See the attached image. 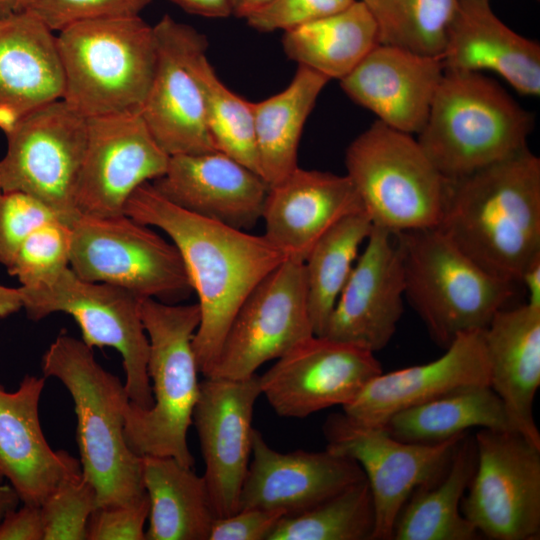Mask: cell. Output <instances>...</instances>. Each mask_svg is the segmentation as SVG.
Masks as SVG:
<instances>
[{"label": "cell", "mask_w": 540, "mask_h": 540, "mask_svg": "<svg viewBox=\"0 0 540 540\" xmlns=\"http://www.w3.org/2000/svg\"><path fill=\"white\" fill-rule=\"evenodd\" d=\"M329 81L298 65L285 89L251 102L259 174L269 186L298 167L297 152L304 125Z\"/></svg>", "instance_id": "obj_31"}, {"label": "cell", "mask_w": 540, "mask_h": 540, "mask_svg": "<svg viewBox=\"0 0 540 540\" xmlns=\"http://www.w3.org/2000/svg\"><path fill=\"white\" fill-rule=\"evenodd\" d=\"M124 213L162 230L178 249L198 297L200 323L192 345L199 372L207 377L241 304L286 254L264 235L182 209L150 182L132 193Z\"/></svg>", "instance_id": "obj_1"}, {"label": "cell", "mask_w": 540, "mask_h": 540, "mask_svg": "<svg viewBox=\"0 0 540 540\" xmlns=\"http://www.w3.org/2000/svg\"><path fill=\"white\" fill-rule=\"evenodd\" d=\"M153 0H22L21 10L37 16L52 31L85 20L138 16Z\"/></svg>", "instance_id": "obj_41"}, {"label": "cell", "mask_w": 540, "mask_h": 540, "mask_svg": "<svg viewBox=\"0 0 540 540\" xmlns=\"http://www.w3.org/2000/svg\"><path fill=\"white\" fill-rule=\"evenodd\" d=\"M22 0H0V18L21 10Z\"/></svg>", "instance_id": "obj_51"}, {"label": "cell", "mask_w": 540, "mask_h": 540, "mask_svg": "<svg viewBox=\"0 0 540 540\" xmlns=\"http://www.w3.org/2000/svg\"><path fill=\"white\" fill-rule=\"evenodd\" d=\"M206 49L205 36L192 27L187 42V64L202 95L209 132L218 150L259 174L251 101L222 82L207 58Z\"/></svg>", "instance_id": "obj_34"}, {"label": "cell", "mask_w": 540, "mask_h": 540, "mask_svg": "<svg viewBox=\"0 0 540 540\" xmlns=\"http://www.w3.org/2000/svg\"><path fill=\"white\" fill-rule=\"evenodd\" d=\"M382 372L374 352L313 335L259 377L261 394L277 415L305 418L335 405L344 407Z\"/></svg>", "instance_id": "obj_15"}, {"label": "cell", "mask_w": 540, "mask_h": 540, "mask_svg": "<svg viewBox=\"0 0 540 540\" xmlns=\"http://www.w3.org/2000/svg\"><path fill=\"white\" fill-rule=\"evenodd\" d=\"M441 60L446 71H490L522 95H540V45L502 22L489 0H458Z\"/></svg>", "instance_id": "obj_26"}, {"label": "cell", "mask_w": 540, "mask_h": 540, "mask_svg": "<svg viewBox=\"0 0 540 540\" xmlns=\"http://www.w3.org/2000/svg\"><path fill=\"white\" fill-rule=\"evenodd\" d=\"M323 433L326 449L355 460L365 474L375 508L372 540H391L411 493L442 475L466 432L436 444L410 443L392 437L382 426L335 413L326 419Z\"/></svg>", "instance_id": "obj_13"}, {"label": "cell", "mask_w": 540, "mask_h": 540, "mask_svg": "<svg viewBox=\"0 0 540 540\" xmlns=\"http://www.w3.org/2000/svg\"><path fill=\"white\" fill-rule=\"evenodd\" d=\"M489 385L514 429L540 447L533 402L540 386V308H501L483 330Z\"/></svg>", "instance_id": "obj_28"}, {"label": "cell", "mask_w": 540, "mask_h": 540, "mask_svg": "<svg viewBox=\"0 0 540 540\" xmlns=\"http://www.w3.org/2000/svg\"><path fill=\"white\" fill-rule=\"evenodd\" d=\"M395 235L402 252L405 299L442 348L460 334L484 330L513 296L515 284L484 271L438 228Z\"/></svg>", "instance_id": "obj_7"}, {"label": "cell", "mask_w": 540, "mask_h": 540, "mask_svg": "<svg viewBox=\"0 0 540 540\" xmlns=\"http://www.w3.org/2000/svg\"><path fill=\"white\" fill-rule=\"evenodd\" d=\"M444 71L441 57L378 44L340 80V86L378 121L413 135L426 123Z\"/></svg>", "instance_id": "obj_21"}, {"label": "cell", "mask_w": 540, "mask_h": 540, "mask_svg": "<svg viewBox=\"0 0 540 540\" xmlns=\"http://www.w3.org/2000/svg\"><path fill=\"white\" fill-rule=\"evenodd\" d=\"M519 283L527 293V304L540 308V256L535 258L522 272Z\"/></svg>", "instance_id": "obj_47"}, {"label": "cell", "mask_w": 540, "mask_h": 540, "mask_svg": "<svg viewBox=\"0 0 540 540\" xmlns=\"http://www.w3.org/2000/svg\"><path fill=\"white\" fill-rule=\"evenodd\" d=\"M171 456H142L145 540H208L217 519L203 476Z\"/></svg>", "instance_id": "obj_29"}, {"label": "cell", "mask_w": 540, "mask_h": 540, "mask_svg": "<svg viewBox=\"0 0 540 540\" xmlns=\"http://www.w3.org/2000/svg\"><path fill=\"white\" fill-rule=\"evenodd\" d=\"M382 427L398 440L418 444L440 443L474 427L515 430L502 400L489 385L460 389L404 409Z\"/></svg>", "instance_id": "obj_33"}, {"label": "cell", "mask_w": 540, "mask_h": 540, "mask_svg": "<svg viewBox=\"0 0 540 540\" xmlns=\"http://www.w3.org/2000/svg\"><path fill=\"white\" fill-rule=\"evenodd\" d=\"M53 32L26 10L0 18V129L5 134L28 113L63 97Z\"/></svg>", "instance_id": "obj_27"}, {"label": "cell", "mask_w": 540, "mask_h": 540, "mask_svg": "<svg viewBox=\"0 0 540 540\" xmlns=\"http://www.w3.org/2000/svg\"><path fill=\"white\" fill-rule=\"evenodd\" d=\"M374 17L379 43L441 57L458 0H361Z\"/></svg>", "instance_id": "obj_37"}, {"label": "cell", "mask_w": 540, "mask_h": 540, "mask_svg": "<svg viewBox=\"0 0 540 540\" xmlns=\"http://www.w3.org/2000/svg\"><path fill=\"white\" fill-rule=\"evenodd\" d=\"M62 99L84 117L140 112L155 71L153 26L138 16L76 22L58 31Z\"/></svg>", "instance_id": "obj_6"}, {"label": "cell", "mask_w": 540, "mask_h": 540, "mask_svg": "<svg viewBox=\"0 0 540 540\" xmlns=\"http://www.w3.org/2000/svg\"><path fill=\"white\" fill-rule=\"evenodd\" d=\"M355 0H272L246 18L260 32H284L336 13Z\"/></svg>", "instance_id": "obj_42"}, {"label": "cell", "mask_w": 540, "mask_h": 540, "mask_svg": "<svg viewBox=\"0 0 540 540\" xmlns=\"http://www.w3.org/2000/svg\"><path fill=\"white\" fill-rule=\"evenodd\" d=\"M468 432L459 440L442 475L418 486L411 493L396 519L393 539L478 538V531L461 512V502L477 463L474 436Z\"/></svg>", "instance_id": "obj_30"}, {"label": "cell", "mask_w": 540, "mask_h": 540, "mask_svg": "<svg viewBox=\"0 0 540 540\" xmlns=\"http://www.w3.org/2000/svg\"><path fill=\"white\" fill-rule=\"evenodd\" d=\"M489 376L483 330L463 333L429 363L380 373L342 407L343 413L365 425L383 426L404 409L460 389L489 385Z\"/></svg>", "instance_id": "obj_23"}, {"label": "cell", "mask_w": 540, "mask_h": 540, "mask_svg": "<svg viewBox=\"0 0 540 540\" xmlns=\"http://www.w3.org/2000/svg\"><path fill=\"white\" fill-rule=\"evenodd\" d=\"M272 0H230L232 14L241 18H248L250 15L261 10Z\"/></svg>", "instance_id": "obj_49"}, {"label": "cell", "mask_w": 540, "mask_h": 540, "mask_svg": "<svg viewBox=\"0 0 540 540\" xmlns=\"http://www.w3.org/2000/svg\"><path fill=\"white\" fill-rule=\"evenodd\" d=\"M19 290L29 319L39 321L56 312L68 314L78 324L87 346L116 349L122 357L130 401L142 409L153 406L141 298L117 286L83 280L70 267L51 283Z\"/></svg>", "instance_id": "obj_10"}, {"label": "cell", "mask_w": 540, "mask_h": 540, "mask_svg": "<svg viewBox=\"0 0 540 540\" xmlns=\"http://www.w3.org/2000/svg\"><path fill=\"white\" fill-rule=\"evenodd\" d=\"M260 377H205L192 414L205 471L202 475L217 518L239 510L252 453L254 406Z\"/></svg>", "instance_id": "obj_17"}, {"label": "cell", "mask_w": 540, "mask_h": 540, "mask_svg": "<svg viewBox=\"0 0 540 540\" xmlns=\"http://www.w3.org/2000/svg\"><path fill=\"white\" fill-rule=\"evenodd\" d=\"M379 43L377 23L355 0L346 8L284 32L285 54L329 80L347 76Z\"/></svg>", "instance_id": "obj_32"}, {"label": "cell", "mask_w": 540, "mask_h": 540, "mask_svg": "<svg viewBox=\"0 0 540 540\" xmlns=\"http://www.w3.org/2000/svg\"><path fill=\"white\" fill-rule=\"evenodd\" d=\"M153 28L156 66L140 111L146 126L169 156L218 150L199 86L187 64L192 27L165 15Z\"/></svg>", "instance_id": "obj_20"}, {"label": "cell", "mask_w": 540, "mask_h": 540, "mask_svg": "<svg viewBox=\"0 0 540 540\" xmlns=\"http://www.w3.org/2000/svg\"><path fill=\"white\" fill-rule=\"evenodd\" d=\"M56 219L61 218L37 198L20 191H1L0 264L8 267L22 243Z\"/></svg>", "instance_id": "obj_40"}, {"label": "cell", "mask_w": 540, "mask_h": 540, "mask_svg": "<svg viewBox=\"0 0 540 540\" xmlns=\"http://www.w3.org/2000/svg\"><path fill=\"white\" fill-rule=\"evenodd\" d=\"M474 440L477 463L463 516L489 539H538L540 447L515 430L481 428Z\"/></svg>", "instance_id": "obj_12"}, {"label": "cell", "mask_w": 540, "mask_h": 540, "mask_svg": "<svg viewBox=\"0 0 540 540\" xmlns=\"http://www.w3.org/2000/svg\"><path fill=\"white\" fill-rule=\"evenodd\" d=\"M72 229L69 267L81 279L165 303L192 291L176 246L125 213L79 215Z\"/></svg>", "instance_id": "obj_9"}, {"label": "cell", "mask_w": 540, "mask_h": 540, "mask_svg": "<svg viewBox=\"0 0 540 540\" xmlns=\"http://www.w3.org/2000/svg\"><path fill=\"white\" fill-rule=\"evenodd\" d=\"M313 335L304 262L286 258L241 304L207 377H250Z\"/></svg>", "instance_id": "obj_14"}, {"label": "cell", "mask_w": 540, "mask_h": 540, "mask_svg": "<svg viewBox=\"0 0 540 540\" xmlns=\"http://www.w3.org/2000/svg\"><path fill=\"white\" fill-rule=\"evenodd\" d=\"M0 540H44L40 506L22 504L0 521Z\"/></svg>", "instance_id": "obj_45"}, {"label": "cell", "mask_w": 540, "mask_h": 540, "mask_svg": "<svg viewBox=\"0 0 540 540\" xmlns=\"http://www.w3.org/2000/svg\"><path fill=\"white\" fill-rule=\"evenodd\" d=\"M169 159L140 112L88 118L86 148L76 190L79 215L123 214L132 193L161 177Z\"/></svg>", "instance_id": "obj_16"}, {"label": "cell", "mask_w": 540, "mask_h": 540, "mask_svg": "<svg viewBox=\"0 0 540 540\" xmlns=\"http://www.w3.org/2000/svg\"><path fill=\"white\" fill-rule=\"evenodd\" d=\"M43 375L70 393L77 418L81 472L95 487L97 507L133 505L147 499L142 456L124 437L130 402L125 385L95 359L93 348L60 333L44 352Z\"/></svg>", "instance_id": "obj_3"}, {"label": "cell", "mask_w": 540, "mask_h": 540, "mask_svg": "<svg viewBox=\"0 0 540 540\" xmlns=\"http://www.w3.org/2000/svg\"><path fill=\"white\" fill-rule=\"evenodd\" d=\"M23 309L22 297L18 288L0 284V319H4Z\"/></svg>", "instance_id": "obj_48"}, {"label": "cell", "mask_w": 540, "mask_h": 540, "mask_svg": "<svg viewBox=\"0 0 540 540\" xmlns=\"http://www.w3.org/2000/svg\"><path fill=\"white\" fill-rule=\"evenodd\" d=\"M282 517L281 513L272 510L240 509L227 517L217 518L208 540H268Z\"/></svg>", "instance_id": "obj_44"}, {"label": "cell", "mask_w": 540, "mask_h": 540, "mask_svg": "<svg viewBox=\"0 0 540 540\" xmlns=\"http://www.w3.org/2000/svg\"><path fill=\"white\" fill-rule=\"evenodd\" d=\"M490 275L519 283L540 256V159L528 147L450 180L436 227Z\"/></svg>", "instance_id": "obj_2"}, {"label": "cell", "mask_w": 540, "mask_h": 540, "mask_svg": "<svg viewBox=\"0 0 540 540\" xmlns=\"http://www.w3.org/2000/svg\"><path fill=\"white\" fill-rule=\"evenodd\" d=\"M361 211L360 197L346 174L297 167L269 186L261 217L263 235L287 258L304 262L330 228Z\"/></svg>", "instance_id": "obj_25"}, {"label": "cell", "mask_w": 540, "mask_h": 540, "mask_svg": "<svg viewBox=\"0 0 540 540\" xmlns=\"http://www.w3.org/2000/svg\"><path fill=\"white\" fill-rule=\"evenodd\" d=\"M152 185L184 210L246 231L261 219L269 190L259 174L220 150L170 156Z\"/></svg>", "instance_id": "obj_22"}, {"label": "cell", "mask_w": 540, "mask_h": 540, "mask_svg": "<svg viewBox=\"0 0 540 540\" xmlns=\"http://www.w3.org/2000/svg\"><path fill=\"white\" fill-rule=\"evenodd\" d=\"M251 456L239 510L260 508L283 516L299 514L366 478L355 460L328 449L278 452L257 429Z\"/></svg>", "instance_id": "obj_19"}, {"label": "cell", "mask_w": 540, "mask_h": 540, "mask_svg": "<svg viewBox=\"0 0 540 540\" xmlns=\"http://www.w3.org/2000/svg\"><path fill=\"white\" fill-rule=\"evenodd\" d=\"M375 508L366 478L316 506L283 516L268 540H372Z\"/></svg>", "instance_id": "obj_36"}, {"label": "cell", "mask_w": 540, "mask_h": 540, "mask_svg": "<svg viewBox=\"0 0 540 540\" xmlns=\"http://www.w3.org/2000/svg\"><path fill=\"white\" fill-rule=\"evenodd\" d=\"M533 127L534 115L493 78L445 70L417 141L454 180L527 148Z\"/></svg>", "instance_id": "obj_4"}, {"label": "cell", "mask_w": 540, "mask_h": 540, "mask_svg": "<svg viewBox=\"0 0 540 540\" xmlns=\"http://www.w3.org/2000/svg\"><path fill=\"white\" fill-rule=\"evenodd\" d=\"M0 193H1V187H0Z\"/></svg>", "instance_id": "obj_52"}, {"label": "cell", "mask_w": 540, "mask_h": 540, "mask_svg": "<svg viewBox=\"0 0 540 540\" xmlns=\"http://www.w3.org/2000/svg\"><path fill=\"white\" fill-rule=\"evenodd\" d=\"M140 314L149 341L147 373L153 406L142 409L129 402L126 443L139 456H171L193 467L187 432L200 386L192 345L200 323L199 305L141 298Z\"/></svg>", "instance_id": "obj_5"}, {"label": "cell", "mask_w": 540, "mask_h": 540, "mask_svg": "<svg viewBox=\"0 0 540 540\" xmlns=\"http://www.w3.org/2000/svg\"><path fill=\"white\" fill-rule=\"evenodd\" d=\"M372 222L364 211L330 228L304 260L308 310L315 335H323L337 298L356 262Z\"/></svg>", "instance_id": "obj_35"}, {"label": "cell", "mask_w": 540, "mask_h": 540, "mask_svg": "<svg viewBox=\"0 0 540 540\" xmlns=\"http://www.w3.org/2000/svg\"><path fill=\"white\" fill-rule=\"evenodd\" d=\"M72 224L56 219L34 231L20 246L8 273L18 279L20 287L36 288L55 280L69 267Z\"/></svg>", "instance_id": "obj_38"}, {"label": "cell", "mask_w": 540, "mask_h": 540, "mask_svg": "<svg viewBox=\"0 0 540 540\" xmlns=\"http://www.w3.org/2000/svg\"><path fill=\"white\" fill-rule=\"evenodd\" d=\"M323 335L374 353L392 339L404 310L402 252L395 233L372 226Z\"/></svg>", "instance_id": "obj_18"}, {"label": "cell", "mask_w": 540, "mask_h": 540, "mask_svg": "<svg viewBox=\"0 0 540 540\" xmlns=\"http://www.w3.org/2000/svg\"><path fill=\"white\" fill-rule=\"evenodd\" d=\"M188 13L208 17L226 18L232 14L230 0H170Z\"/></svg>", "instance_id": "obj_46"}, {"label": "cell", "mask_w": 540, "mask_h": 540, "mask_svg": "<svg viewBox=\"0 0 540 540\" xmlns=\"http://www.w3.org/2000/svg\"><path fill=\"white\" fill-rule=\"evenodd\" d=\"M96 508V489L82 472L66 479L40 505L44 540H87Z\"/></svg>", "instance_id": "obj_39"}, {"label": "cell", "mask_w": 540, "mask_h": 540, "mask_svg": "<svg viewBox=\"0 0 540 540\" xmlns=\"http://www.w3.org/2000/svg\"><path fill=\"white\" fill-rule=\"evenodd\" d=\"M46 377L25 375L15 391L0 385V481L6 479L22 504L40 506L63 481L81 473L65 450H53L39 420Z\"/></svg>", "instance_id": "obj_24"}, {"label": "cell", "mask_w": 540, "mask_h": 540, "mask_svg": "<svg viewBox=\"0 0 540 540\" xmlns=\"http://www.w3.org/2000/svg\"><path fill=\"white\" fill-rule=\"evenodd\" d=\"M20 502L11 485L0 484V521L9 511L17 508Z\"/></svg>", "instance_id": "obj_50"}, {"label": "cell", "mask_w": 540, "mask_h": 540, "mask_svg": "<svg viewBox=\"0 0 540 540\" xmlns=\"http://www.w3.org/2000/svg\"><path fill=\"white\" fill-rule=\"evenodd\" d=\"M88 119L63 99L22 117L6 134L0 160L1 191L29 194L73 224Z\"/></svg>", "instance_id": "obj_11"}, {"label": "cell", "mask_w": 540, "mask_h": 540, "mask_svg": "<svg viewBox=\"0 0 540 540\" xmlns=\"http://www.w3.org/2000/svg\"><path fill=\"white\" fill-rule=\"evenodd\" d=\"M345 166L374 226L393 233L438 226L450 180L412 135L376 120L349 144Z\"/></svg>", "instance_id": "obj_8"}, {"label": "cell", "mask_w": 540, "mask_h": 540, "mask_svg": "<svg viewBox=\"0 0 540 540\" xmlns=\"http://www.w3.org/2000/svg\"><path fill=\"white\" fill-rule=\"evenodd\" d=\"M147 499L133 505L97 507L87 524V540H145Z\"/></svg>", "instance_id": "obj_43"}]
</instances>
